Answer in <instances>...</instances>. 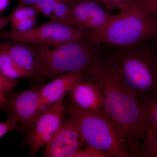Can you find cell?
Returning a JSON list of instances; mask_svg holds the SVG:
<instances>
[{
  "mask_svg": "<svg viewBox=\"0 0 157 157\" xmlns=\"http://www.w3.org/2000/svg\"><path fill=\"white\" fill-rule=\"evenodd\" d=\"M156 14L133 3L111 15L101 29L88 34L93 43H106L121 48L136 46L154 36Z\"/></svg>",
  "mask_w": 157,
  "mask_h": 157,
  "instance_id": "3",
  "label": "cell"
},
{
  "mask_svg": "<svg viewBox=\"0 0 157 157\" xmlns=\"http://www.w3.org/2000/svg\"><path fill=\"white\" fill-rule=\"evenodd\" d=\"M139 157H157V128H151L144 133L139 145Z\"/></svg>",
  "mask_w": 157,
  "mask_h": 157,
  "instance_id": "16",
  "label": "cell"
},
{
  "mask_svg": "<svg viewBox=\"0 0 157 157\" xmlns=\"http://www.w3.org/2000/svg\"><path fill=\"white\" fill-rule=\"evenodd\" d=\"M17 82L0 74V106H5L7 98L6 95L17 86Z\"/></svg>",
  "mask_w": 157,
  "mask_h": 157,
  "instance_id": "19",
  "label": "cell"
},
{
  "mask_svg": "<svg viewBox=\"0 0 157 157\" xmlns=\"http://www.w3.org/2000/svg\"><path fill=\"white\" fill-rule=\"evenodd\" d=\"M59 0H41L33 8L36 11L47 17H50Z\"/></svg>",
  "mask_w": 157,
  "mask_h": 157,
  "instance_id": "21",
  "label": "cell"
},
{
  "mask_svg": "<svg viewBox=\"0 0 157 157\" xmlns=\"http://www.w3.org/2000/svg\"><path fill=\"white\" fill-rule=\"evenodd\" d=\"M18 122L17 119L11 117L4 122H0V138L11 131L17 130Z\"/></svg>",
  "mask_w": 157,
  "mask_h": 157,
  "instance_id": "23",
  "label": "cell"
},
{
  "mask_svg": "<svg viewBox=\"0 0 157 157\" xmlns=\"http://www.w3.org/2000/svg\"><path fill=\"white\" fill-rule=\"evenodd\" d=\"M83 79L85 76L82 72L66 73L59 75L50 82L39 87V114L62 97H65L76 82Z\"/></svg>",
  "mask_w": 157,
  "mask_h": 157,
  "instance_id": "12",
  "label": "cell"
},
{
  "mask_svg": "<svg viewBox=\"0 0 157 157\" xmlns=\"http://www.w3.org/2000/svg\"><path fill=\"white\" fill-rule=\"evenodd\" d=\"M74 157H112L109 154L90 147L85 146L78 150Z\"/></svg>",
  "mask_w": 157,
  "mask_h": 157,
  "instance_id": "20",
  "label": "cell"
},
{
  "mask_svg": "<svg viewBox=\"0 0 157 157\" xmlns=\"http://www.w3.org/2000/svg\"><path fill=\"white\" fill-rule=\"evenodd\" d=\"M40 106L39 88L34 87L15 93L7 99L5 106L20 128L28 132L39 115Z\"/></svg>",
  "mask_w": 157,
  "mask_h": 157,
  "instance_id": "8",
  "label": "cell"
},
{
  "mask_svg": "<svg viewBox=\"0 0 157 157\" xmlns=\"http://www.w3.org/2000/svg\"><path fill=\"white\" fill-rule=\"evenodd\" d=\"M88 34L80 29L50 19L25 32H5L0 34V37L9 42L56 45L86 39L88 37Z\"/></svg>",
  "mask_w": 157,
  "mask_h": 157,
  "instance_id": "6",
  "label": "cell"
},
{
  "mask_svg": "<svg viewBox=\"0 0 157 157\" xmlns=\"http://www.w3.org/2000/svg\"><path fill=\"white\" fill-rule=\"evenodd\" d=\"M21 4L33 7L39 3L41 0H18Z\"/></svg>",
  "mask_w": 157,
  "mask_h": 157,
  "instance_id": "25",
  "label": "cell"
},
{
  "mask_svg": "<svg viewBox=\"0 0 157 157\" xmlns=\"http://www.w3.org/2000/svg\"><path fill=\"white\" fill-rule=\"evenodd\" d=\"M65 108L76 124L86 146L106 152L112 157H132L121 132L109 115L86 111L70 101Z\"/></svg>",
  "mask_w": 157,
  "mask_h": 157,
  "instance_id": "5",
  "label": "cell"
},
{
  "mask_svg": "<svg viewBox=\"0 0 157 157\" xmlns=\"http://www.w3.org/2000/svg\"><path fill=\"white\" fill-rule=\"evenodd\" d=\"M85 79L99 86L106 111L121 132L128 151L132 157H139L144 133L143 102L125 84L107 58L101 59L86 73Z\"/></svg>",
  "mask_w": 157,
  "mask_h": 157,
  "instance_id": "1",
  "label": "cell"
},
{
  "mask_svg": "<svg viewBox=\"0 0 157 157\" xmlns=\"http://www.w3.org/2000/svg\"><path fill=\"white\" fill-rule=\"evenodd\" d=\"M86 146L76 124L71 118L65 119L46 145L43 155L46 157H74Z\"/></svg>",
  "mask_w": 157,
  "mask_h": 157,
  "instance_id": "9",
  "label": "cell"
},
{
  "mask_svg": "<svg viewBox=\"0 0 157 157\" xmlns=\"http://www.w3.org/2000/svg\"><path fill=\"white\" fill-rule=\"evenodd\" d=\"M133 4L157 15V0H135Z\"/></svg>",
  "mask_w": 157,
  "mask_h": 157,
  "instance_id": "24",
  "label": "cell"
},
{
  "mask_svg": "<svg viewBox=\"0 0 157 157\" xmlns=\"http://www.w3.org/2000/svg\"><path fill=\"white\" fill-rule=\"evenodd\" d=\"M10 23L9 16L5 17H0V31L6 28Z\"/></svg>",
  "mask_w": 157,
  "mask_h": 157,
  "instance_id": "26",
  "label": "cell"
},
{
  "mask_svg": "<svg viewBox=\"0 0 157 157\" xmlns=\"http://www.w3.org/2000/svg\"><path fill=\"white\" fill-rule=\"evenodd\" d=\"M62 97L41 113L28 132L25 141L31 155H36L56 134L65 120L66 112Z\"/></svg>",
  "mask_w": 157,
  "mask_h": 157,
  "instance_id": "7",
  "label": "cell"
},
{
  "mask_svg": "<svg viewBox=\"0 0 157 157\" xmlns=\"http://www.w3.org/2000/svg\"><path fill=\"white\" fill-rule=\"evenodd\" d=\"M107 58L127 86L140 101L157 95V53L148 48H121Z\"/></svg>",
  "mask_w": 157,
  "mask_h": 157,
  "instance_id": "4",
  "label": "cell"
},
{
  "mask_svg": "<svg viewBox=\"0 0 157 157\" xmlns=\"http://www.w3.org/2000/svg\"><path fill=\"white\" fill-rule=\"evenodd\" d=\"M49 18L51 20L79 29L74 19L70 5L65 0H59Z\"/></svg>",
  "mask_w": 157,
  "mask_h": 157,
  "instance_id": "17",
  "label": "cell"
},
{
  "mask_svg": "<svg viewBox=\"0 0 157 157\" xmlns=\"http://www.w3.org/2000/svg\"><path fill=\"white\" fill-rule=\"evenodd\" d=\"M154 36L156 38L157 41V15H156L155 21Z\"/></svg>",
  "mask_w": 157,
  "mask_h": 157,
  "instance_id": "28",
  "label": "cell"
},
{
  "mask_svg": "<svg viewBox=\"0 0 157 157\" xmlns=\"http://www.w3.org/2000/svg\"><path fill=\"white\" fill-rule=\"evenodd\" d=\"M36 11L31 6L20 4L9 15L11 30L25 32L35 26L37 21Z\"/></svg>",
  "mask_w": 157,
  "mask_h": 157,
  "instance_id": "14",
  "label": "cell"
},
{
  "mask_svg": "<svg viewBox=\"0 0 157 157\" xmlns=\"http://www.w3.org/2000/svg\"><path fill=\"white\" fill-rule=\"evenodd\" d=\"M0 74L15 80L35 77L33 75L22 70L15 63L2 42H0Z\"/></svg>",
  "mask_w": 157,
  "mask_h": 157,
  "instance_id": "15",
  "label": "cell"
},
{
  "mask_svg": "<svg viewBox=\"0 0 157 157\" xmlns=\"http://www.w3.org/2000/svg\"><path fill=\"white\" fill-rule=\"evenodd\" d=\"M10 0H0V13L3 12L9 6Z\"/></svg>",
  "mask_w": 157,
  "mask_h": 157,
  "instance_id": "27",
  "label": "cell"
},
{
  "mask_svg": "<svg viewBox=\"0 0 157 157\" xmlns=\"http://www.w3.org/2000/svg\"><path fill=\"white\" fill-rule=\"evenodd\" d=\"M69 93L70 101L78 108L97 114L109 115L104 106V96L94 82L86 79L79 80Z\"/></svg>",
  "mask_w": 157,
  "mask_h": 157,
  "instance_id": "11",
  "label": "cell"
},
{
  "mask_svg": "<svg viewBox=\"0 0 157 157\" xmlns=\"http://www.w3.org/2000/svg\"><path fill=\"white\" fill-rule=\"evenodd\" d=\"M143 111L144 133L151 128H157V95L143 101Z\"/></svg>",
  "mask_w": 157,
  "mask_h": 157,
  "instance_id": "18",
  "label": "cell"
},
{
  "mask_svg": "<svg viewBox=\"0 0 157 157\" xmlns=\"http://www.w3.org/2000/svg\"><path fill=\"white\" fill-rule=\"evenodd\" d=\"M65 1H66V2H67L68 3L70 2V1H72V0H65Z\"/></svg>",
  "mask_w": 157,
  "mask_h": 157,
  "instance_id": "29",
  "label": "cell"
},
{
  "mask_svg": "<svg viewBox=\"0 0 157 157\" xmlns=\"http://www.w3.org/2000/svg\"><path fill=\"white\" fill-rule=\"evenodd\" d=\"M3 45L15 63L34 78L41 80L43 68L36 54L28 44L21 42H3Z\"/></svg>",
  "mask_w": 157,
  "mask_h": 157,
  "instance_id": "13",
  "label": "cell"
},
{
  "mask_svg": "<svg viewBox=\"0 0 157 157\" xmlns=\"http://www.w3.org/2000/svg\"><path fill=\"white\" fill-rule=\"evenodd\" d=\"M93 43L88 37L56 45L28 44L42 64L45 79L74 72L85 76L101 59Z\"/></svg>",
  "mask_w": 157,
  "mask_h": 157,
  "instance_id": "2",
  "label": "cell"
},
{
  "mask_svg": "<svg viewBox=\"0 0 157 157\" xmlns=\"http://www.w3.org/2000/svg\"><path fill=\"white\" fill-rule=\"evenodd\" d=\"M104 6L108 11L117 9H121L128 6L135 0H94Z\"/></svg>",
  "mask_w": 157,
  "mask_h": 157,
  "instance_id": "22",
  "label": "cell"
},
{
  "mask_svg": "<svg viewBox=\"0 0 157 157\" xmlns=\"http://www.w3.org/2000/svg\"><path fill=\"white\" fill-rule=\"evenodd\" d=\"M69 4L78 28L88 33L101 29L111 15L94 0H72Z\"/></svg>",
  "mask_w": 157,
  "mask_h": 157,
  "instance_id": "10",
  "label": "cell"
}]
</instances>
